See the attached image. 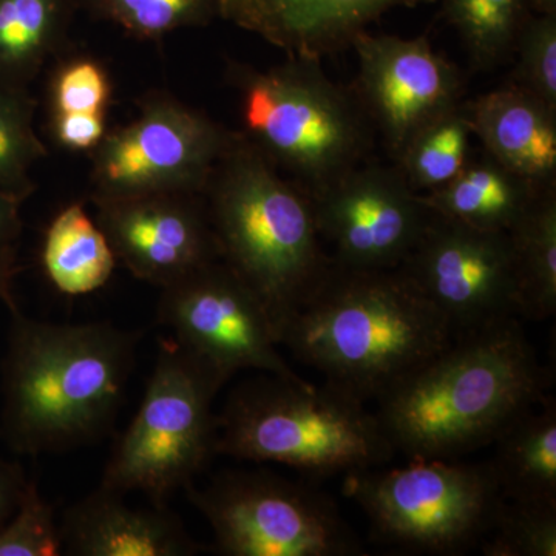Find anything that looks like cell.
Listing matches in <instances>:
<instances>
[{"label": "cell", "instance_id": "cell-1", "mask_svg": "<svg viewBox=\"0 0 556 556\" xmlns=\"http://www.w3.org/2000/svg\"><path fill=\"white\" fill-rule=\"evenodd\" d=\"M551 380L518 318L507 317L456 336L387 390L376 415L409 460L456 459L541 404Z\"/></svg>", "mask_w": 556, "mask_h": 556}, {"label": "cell", "instance_id": "cell-2", "mask_svg": "<svg viewBox=\"0 0 556 556\" xmlns=\"http://www.w3.org/2000/svg\"><path fill=\"white\" fill-rule=\"evenodd\" d=\"M10 311L2 382L11 447L43 455L104 438L123 404L141 334L109 321L49 324Z\"/></svg>", "mask_w": 556, "mask_h": 556}, {"label": "cell", "instance_id": "cell-3", "mask_svg": "<svg viewBox=\"0 0 556 556\" xmlns=\"http://www.w3.org/2000/svg\"><path fill=\"white\" fill-rule=\"evenodd\" d=\"M452 325L402 270H351L327 278L281 328L289 348L351 396L368 402L441 353Z\"/></svg>", "mask_w": 556, "mask_h": 556}, {"label": "cell", "instance_id": "cell-4", "mask_svg": "<svg viewBox=\"0 0 556 556\" xmlns=\"http://www.w3.org/2000/svg\"><path fill=\"white\" fill-rule=\"evenodd\" d=\"M203 195L223 262L262 300L278 339L332 268L308 192L236 134Z\"/></svg>", "mask_w": 556, "mask_h": 556}, {"label": "cell", "instance_id": "cell-5", "mask_svg": "<svg viewBox=\"0 0 556 556\" xmlns=\"http://www.w3.org/2000/svg\"><path fill=\"white\" fill-rule=\"evenodd\" d=\"M217 453L325 478L382 467L396 455L367 402L328 382L269 372L229 394L218 415Z\"/></svg>", "mask_w": 556, "mask_h": 556}, {"label": "cell", "instance_id": "cell-6", "mask_svg": "<svg viewBox=\"0 0 556 556\" xmlns=\"http://www.w3.org/2000/svg\"><path fill=\"white\" fill-rule=\"evenodd\" d=\"M243 137L306 192L364 163L371 123L354 91L325 75L320 61L289 58L266 70L232 64Z\"/></svg>", "mask_w": 556, "mask_h": 556}, {"label": "cell", "instance_id": "cell-7", "mask_svg": "<svg viewBox=\"0 0 556 556\" xmlns=\"http://www.w3.org/2000/svg\"><path fill=\"white\" fill-rule=\"evenodd\" d=\"M159 345L144 397L113 448L101 486L119 495L142 493L164 507L218 455L212 404L223 383L174 339H160Z\"/></svg>", "mask_w": 556, "mask_h": 556}, {"label": "cell", "instance_id": "cell-8", "mask_svg": "<svg viewBox=\"0 0 556 556\" xmlns=\"http://www.w3.org/2000/svg\"><path fill=\"white\" fill-rule=\"evenodd\" d=\"M345 492L380 540L439 555L463 554L481 543L506 501L490 460L420 459L367 468L346 475Z\"/></svg>", "mask_w": 556, "mask_h": 556}, {"label": "cell", "instance_id": "cell-9", "mask_svg": "<svg viewBox=\"0 0 556 556\" xmlns=\"http://www.w3.org/2000/svg\"><path fill=\"white\" fill-rule=\"evenodd\" d=\"M190 503L207 519L229 556H356L364 554L334 501L268 471H226L197 489Z\"/></svg>", "mask_w": 556, "mask_h": 556}, {"label": "cell", "instance_id": "cell-10", "mask_svg": "<svg viewBox=\"0 0 556 556\" xmlns=\"http://www.w3.org/2000/svg\"><path fill=\"white\" fill-rule=\"evenodd\" d=\"M233 135L172 94H148L90 153L91 199L203 195Z\"/></svg>", "mask_w": 556, "mask_h": 556}, {"label": "cell", "instance_id": "cell-11", "mask_svg": "<svg viewBox=\"0 0 556 556\" xmlns=\"http://www.w3.org/2000/svg\"><path fill=\"white\" fill-rule=\"evenodd\" d=\"M156 316L175 343L223 386L244 369L302 379L278 353L262 300L222 258L163 288Z\"/></svg>", "mask_w": 556, "mask_h": 556}, {"label": "cell", "instance_id": "cell-12", "mask_svg": "<svg viewBox=\"0 0 556 556\" xmlns=\"http://www.w3.org/2000/svg\"><path fill=\"white\" fill-rule=\"evenodd\" d=\"M397 269L444 314L456 336L518 316L517 268L508 232L475 229L433 214Z\"/></svg>", "mask_w": 556, "mask_h": 556}, {"label": "cell", "instance_id": "cell-13", "mask_svg": "<svg viewBox=\"0 0 556 556\" xmlns=\"http://www.w3.org/2000/svg\"><path fill=\"white\" fill-rule=\"evenodd\" d=\"M308 195L332 265L342 269L401 268L433 217L396 164H358Z\"/></svg>", "mask_w": 556, "mask_h": 556}, {"label": "cell", "instance_id": "cell-14", "mask_svg": "<svg viewBox=\"0 0 556 556\" xmlns=\"http://www.w3.org/2000/svg\"><path fill=\"white\" fill-rule=\"evenodd\" d=\"M356 94L371 127L396 161L409 139L431 119L463 102L459 70L431 46L427 36L358 33Z\"/></svg>", "mask_w": 556, "mask_h": 556}, {"label": "cell", "instance_id": "cell-15", "mask_svg": "<svg viewBox=\"0 0 556 556\" xmlns=\"http://www.w3.org/2000/svg\"><path fill=\"white\" fill-rule=\"evenodd\" d=\"M115 257L161 289L222 258L206 203L190 193L91 199Z\"/></svg>", "mask_w": 556, "mask_h": 556}, {"label": "cell", "instance_id": "cell-16", "mask_svg": "<svg viewBox=\"0 0 556 556\" xmlns=\"http://www.w3.org/2000/svg\"><path fill=\"white\" fill-rule=\"evenodd\" d=\"M218 16L289 58L320 61L350 49L358 33L399 9L438 0H217Z\"/></svg>", "mask_w": 556, "mask_h": 556}, {"label": "cell", "instance_id": "cell-17", "mask_svg": "<svg viewBox=\"0 0 556 556\" xmlns=\"http://www.w3.org/2000/svg\"><path fill=\"white\" fill-rule=\"evenodd\" d=\"M100 489L73 504L61 525L64 547L83 556H188L200 551L166 506L131 507Z\"/></svg>", "mask_w": 556, "mask_h": 556}, {"label": "cell", "instance_id": "cell-18", "mask_svg": "<svg viewBox=\"0 0 556 556\" xmlns=\"http://www.w3.org/2000/svg\"><path fill=\"white\" fill-rule=\"evenodd\" d=\"M484 152L538 188H555L556 109L515 84L467 102Z\"/></svg>", "mask_w": 556, "mask_h": 556}, {"label": "cell", "instance_id": "cell-19", "mask_svg": "<svg viewBox=\"0 0 556 556\" xmlns=\"http://www.w3.org/2000/svg\"><path fill=\"white\" fill-rule=\"evenodd\" d=\"M543 190L484 152L479 159L470 155L455 178L424 193L422 201L439 217L475 229L510 232Z\"/></svg>", "mask_w": 556, "mask_h": 556}, {"label": "cell", "instance_id": "cell-20", "mask_svg": "<svg viewBox=\"0 0 556 556\" xmlns=\"http://www.w3.org/2000/svg\"><path fill=\"white\" fill-rule=\"evenodd\" d=\"M490 460L504 500L556 506V407L544 399L515 417L495 439Z\"/></svg>", "mask_w": 556, "mask_h": 556}, {"label": "cell", "instance_id": "cell-21", "mask_svg": "<svg viewBox=\"0 0 556 556\" xmlns=\"http://www.w3.org/2000/svg\"><path fill=\"white\" fill-rule=\"evenodd\" d=\"M78 0H0V86L27 89L67 39Z\"/></svg>", "mask_w": 556, "mask_h": 556}, {"label": "cell", "instance_id": "cell-22", "mask_svg": "<svg viewBox=\"0 0 556 556\" xmlns=\"http://www.w3.org/2000/svg\"><path fill=\"white\" fill-rule=\"evenodd\" d=\"M43 273L65 295H86L108 285L118 260L97 219L70 203L51 219L40 251Z\"/></svg>", "mask_w": 556, "mask_h": 556}, {"label": "cell", "instance_id": "cell-23", "mask_svg": "<svg viewBox=\"0 0 556 556\" xmlns=\"http://www.w3.org/2000/svg\"><path fill=\"white\" fill-rule=\"evenodd\" d=\"M518 316L544 320L556 311V190H543L510 230Z\"/></svg>", "mask_w": 556, "mask_h": 556}, {"label": "cell", "instance_id": "cell-24", "mask_svg": "<svg viewBox=\"0 0 556 556\" xmlns=\"http://www.w3.org/2000/svg\"><path fill=\"white\" fill-rule=\"evenodd\" d=\"M473 126L467 102H459L420 127L394 163L415 192H431L447 185L471 155Z\"/></svg>", "mask_w": 556, "mask_h": 556}, {"label": "cell", "instance_id": "cell-25", "mask_svg": "<svg viewBox=\"0 0 556 556\" xmlns=\"http://www.w3.org/2000/svg\"><path fill=\"white\" fill-rule=\"evenodd\" d=\"M442 14L459 35L475 67L489 70L514 51L529 16L527 0H441Z\"/></svg>", "mask_w": 556, "mask_h": 556}, {"label": "cell", "instance_id": "cell-26", "mask_svg": "<svg viewBox=\"0 0 556 556\" xmlns=\"http://www.w3.org/2000/svg\"><path fill=\"white\" fill-rule=\"evenodd\" d=\"M35 112L27 89L0 86V190L22 203L36 190L33 169L49 153L35 129Z\"/></svg>", "mask_w": 556, "mask_h": 556}, {"label": "cell", "instance_id": "cell-27", "mask_svg": "<svg viewBox=\"0 0 556 556\" xmlns=\"http://www.w3.org/2000/svg\"><path fill=\"white\" fill-rule=\"evenodd\" d=\"M93 16L130 38L159 42L185 28L204 27L218 16L217 0H79Z\"/></svg>", "mask_w": 556, "mask_h": 556}, {"label": "cell", "instance_id": "cell-28", "mask_svg": "<svg viewBox=\"0 0 556 556\" xmlns=\"http://www.w3.org/2000/svg\"><path fill=\"white\" fill-rule=\"evenodd\" d=\"M112 100V76L90 54H72L58 62L47 84L49 118L109 116Z\"/></svg>", "mask_w": 556, "mask_h": 556}, {"label": "cell", "instance_id": "cell-29", "mask_svg": "<svg viewBox=\"0 0 556 556\" xmlns=\"http://www.w3.org/2000/svg\"><path fill=\"white\" fill-rule=\"evenodd\" d=\"M481 551L485 556H556V506L504 501Z\"/></svg>", "mask_w": 556, "mask_h": 556}, {"label": "cell", "instance_id": "cell-30", "mask_svg": "<svg viewBox=\"0 0 556 556\" xmlns=\"http://www.w3.org/2000/svg\"><path fill=\"white\" fill-rule=\"evenodd\" d=\"M61 551L64 540L54 508L28 482L16 511L0 527V556H56Z\"/></svg>", "mask_w": 556, "mask_h": 556}, {"label": "cell", "instance_id": "cell-31", "mask_svg": "<svg viewBox=\"0 0 556 556\" xmlns=\"http://www.w3.org/2000/svg\"><path fill=\"white\" fill-rule=\"evenodd\" d=\"M514 50L518 53L515 86L556 109V14H529Z\"/></svg>", "mask_w": 556, "mask_h": 556}, {"label": "cell", "instance_id": "cell-32", "mask_svg": "<svg viewBox=\"0 0 556 556\" xmlns=\"http://www.w3.org/2000/svg\"><path fill=\"white\" fill-rule=\"evenodd\" d=\"M51 138L67 152L91 153L108 134V116L49 118Z\"/></svg>", "mask_w": 556, "mask_h": 556}, {"label": "cell", "instance_id": "cell-33", "mask_svg": "<svg viewBox=\"0 0 556 556\" xmlns=\"http://www.w3.org/2000/svg\"><path fill=\"white\" fill-rule=\"evenodd\" d=\"M27 484L20 466L0 460V527L16 511Z\"/></svg>", "mask_w": 556, "mask_h": 556}, {"label": "cell", "instance_id": "cell-34", "mask_svg": "<svg viewBox=\"0 0 556 556\" xmlns=\"http://www.w3.org/2000/svg\"><path fill=\"white\" fill-rule=\"evenodd\" d=\"M22 201L0 190V258L16 254L14 243L22 230Z\"/></svg>", "mask_w": 556, "mask_h": 556}, {"label": "cell", "instance_id": "cell-35", "mask_svg": "<svg viewBox=\"0 0 556 556\" xmlns=\"http://www.w3.org/2000/svg\"><path fill=\"white\" fill-rule=\"evenodd\" d=\"M20 273L21 266L17 265L16 254L0 258V302L5 303L10 309L16 308L13 300V283Z\"/></svg>", "mask_w": 556, "mask_h": 556}, {"label": "cell", "instance_id": "cell-36", "mask_svg": "<svg viewBox=\"0 0 556 556\" xmlns=\"http://www.w3.org/2000/svg\"><path fill=\"white\" fill-rule=\"evenodd\" d=\"M536 14H556V0H527Z\"/></svg>", "mask_w": 556, "mask_h": 556}]
</instances>
